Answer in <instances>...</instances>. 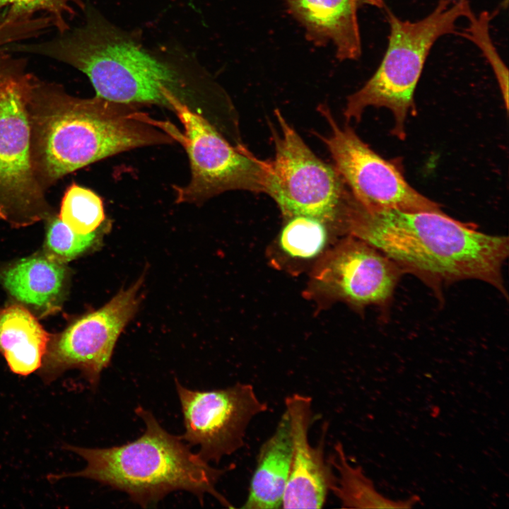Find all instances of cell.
<instances>
[{
    "instance_id": "obj_1",
    "label": "cell",
    "mask_w": 509,
    "mask_h": 509,
    "mask_svg": "<svg viewBox=\"0 0 509 509\" xmlns=\"http://www.w3.org/2000/svg\"><path fill=\"white\" fill-rule=\"evenodd\" d=\"M85 21L40 42L16 43L14 52L47 57L81 71L95 96L115 103L172 110L177 99L207 119L206 80L181 63L146 48L136 37L86 7Z\"/></svg>"
},
{
    "instance_id": "obj_2",
    "label": "cell",
    "mask_w": 509,
    "mask_h": 509,
    "mask_svg": "<svg viewBox=\"0 0 509 509\" xmlns=\"http://www.w3.org/2000/svg\"><path fill=\"white\" fill-rule=\"evenodd\" d=\"M343 228L377 247L437 294L453 283L474 279L507 298L502 274L509 254L506 236L484 233L443 212L370 211L354 198Z\"/></svg>"
},
{
    "instance_id": "obj_3",
    "label": "cell",
    "mask_w": 509,
    "mask_h": 509,
    "mask_svg": "<svg viewBox=\"0 0 509 509\" xmlns=\"http://www.w3.org/2000/svg\"><path fill=\"white\" fill-rule=\"evenodd\" d=\"M136 107L97 96L76 98L34 77L28 110L38 181L50 183L115 154L175 141Z\"/></svg>"
},
{
    "instance_id": "obj_4",
    "label": "cell",
    "mask_w": 509,
    "mask_h": 509,
    "mask_svg": "<svg viewBox=\"0 0 509 509\" xmlns=\"http://www.w3.org/2000/svg\"><path fill=\"white\" fill-rule=\"evenodd\" d=\"M135 412L146 427L140 437L105 448L66 445L64 448L83 457L87 465L81 471L53 475L51 479L77 476L94 480L127 493L142 507L156 503L172 491L183 490L200 500L204 494H211L231 508L216 489V484L228 469L210 466L193 453L180 436L165 430L151 411L139 406Z\"/></svg>"
},
{
    "instance_id": "obj_5",
    "label": "cell",
    "mask_w": 509,
    "mask_h": 509,
    "mask_svg": "<svg viewBox=\"0 0 509 509\" xmlns=\"http://www.w3.org/2000/svg\"><path fill=\"white\" fill-rule=\"evenodd\" d=\"M470 1L439 0L428 16L416 21L401 19L387 9L385 54L373 75L347 98L346 119L359 121L368 107L387 108L394 121L392 134L404 140L406 118L416 113L414 92L428 55L440 37L456 33L458 19L472 11Z\"/></svg>"
},
{
    "instance_id": "obj_6",
    "label": "cell",
    "mask_w": 509,
    "mask_h": 509,
    "mask_svg": "<svg viewBox=\"0 0 509 509\" xmlns=\"http://www.w3.org/2000/svg\"><path fill=\"white\" fill-rule=\"evenodd\" d=\"M27 61L0 49V218L26 226L47 212L32 158Z\"/></svg>"
},
{
    "instance_id": "obj_7",
    "label": "cell",
    "mask_w": 509,
    "mask_h": 509,
    "mask_svg": "<svg viewBox=\"0 0 509 509\" xmlns=\"http://www.w3.org/2000/svg\"><path fill=\"white\" fill-rule=\"evenodd\" d=\"M171 105L184 131L167 122L163 130L184 147L191 168L189 182L174 187L177 203L201 204L229 190L267 192L266 161L232 146L209 120L179 100Z\"/></svg>"
},
{
    "instance_id": "obj_8",
    "label": "cell",
    "mask_w": 509,
    "mask_h": 509,
    "mask_svg": "<svg viewBox=\"0 0 509 509\" xmlns=\"http://www.w3.org/2000/svg\"><path fill=\"white\" fill-rule=\"evenodd\" d=\"M274 157L267 163V192L288 218L308 216L339 223L351 193L336 169L309 148L279 110Z\"/></svg>"
},
{
    "instance_id": "obj_9",
    "label": "cell",
    "mask_w": 509,
    "mask_h": 509,
    "mask_svg": "<svg viewBox=\"0 0 509 509\" xmlns=\"http://www.w3.org/2000/svg\"><path fill=\"white\" fill-rule=\"evenodd\" d=\"M318 110L329 125L327 136H317L334 163V168L354 199L370 211L443 212L436 202L413 188L399 170L373 151L349 126H339L327 106Z\"/></svg>"
},
{
    "instance_id": "obj_10",
    "label": "cell",
    "mask_w": 509,
    "mask_h": 509,
    "mask_svg": "<svg viewBox=\"0 0 509 509\" xmlns=\"http://www.w3.org/2000/svg\"><path fill=\"white\" fill-rule=\"evenodd\" d=\"M175 382L185 426L180 437L189 445H199L198 455L207 462L218 463L240 450L251 421L269 409L249 383L199 391L182 386L177 379Z\"/></svg>"
},
{
    "instance_id": "obj_11",
    "label": "cell",
    "mask_w": 509,
    "mask_h": 509,
    "mask_svg": "<svg viewBox=\"0 0 509 509\" xmlns=\"http://www.w3.org/2000/svg\"><path fill=\"white\" fill-rule=\"evenodd\" d=\"M142 282L139 279L129 288L121 290L103 307L74 321L53 341L41 366L45 382L50 383L66 370L76 368L95 390L120 333L138 308Z\"/></svg>"
},
{
    "instance_id": "obj_12",
    "label": "cell",
    "mask_w": 509,
    "mask_h": 509,
    "mask_svg": "<svg viewBox=\"0 0 509 509\" xmlns=\"http://www.w3.org/2000/svg\"><path fill=\"white\" fill-rule=\"evenodd\" d=\"M403 274L382 251L350 235L324 257L315 279L322 288L355 306L383 307Z\"/></svg>"
},
{
    "instance_id": "obj_13",
    "label": "cell",
    "mask_w": 509,
    "mask_h": 509,
    "mask_svg": "<svg viewBox=\"0 0 509 509\" xmlns=\"http://www.w3.org/2000/svg\"><path fill=\"white\" fill-rule=\"evenodd\" d=\"M312 401L294 393L285 399L293 440L288 479L283 496V508H321L336 481L332 467L324 457V433L312 446L308 432L312 420Z\"/></svg>"
},
{
    "instance_id": "obj_14",
    "label": "cell",
    "mask_w": 509,
    "mask_h": 509,
    "mask_svg": "<svg viewBox=\"0 0 509 509\" xmlns=\"http://www.w3.org/2000/svg\"><path fill=\"white\" fill-rule=\"evenodd\" d=\"M293 16L316 45L332 42L340 60L358 59L362 52L357 0H285Z\"/></svg>"
},
{
    "instance_id": "obj_15",
    "label": "cell",
    "mask_w": 509,
    "mask_h": 509,
    "mask_svg": "<svg viewBox=\"0 0 509 509\" xmlns=\"http://www.w3.org/2000/svg\"><path fill=\"white\" fill-rule=\"evenodd\" d=\"M293 450L289 416L285 410L274 433L261 445L242 508H281Z\"/></svg>"
},
{
    "instance_id": "obj_16",
    "label": "cell",
    "mask_w": 509,
    "mask_h": 509,
    "mask_svg": "<svg viewBox=\"0 0 509 509\" xmlns=\"http://www.w3.org/2000/svg\"><path fill=\"white\" fill-rule=\"evenodd\" d=\"M49 334L25 308L11 305L0 310V353L10 370L26 376L39 369Z\"/></svg>"
},
{
    "instance_id": "obj_17",
    "label": "cell",
    "mask_w": 509,
    "mask_h": 509,
    "mask_svg": "<svg viewBox=\"0 0 509 509\" xmlns=\"http://www.w3.org/2000/svg\"><path fill=\"white\" fill-rule=\"evenodd\" d=\"M65 279L62 264L47 255L23 259L1 274L2 284L12 296L45 311L59 303Z\"/></svg>"
},
{
    "instance_id": "obj_18",
    "label": "cell",
    "mask_w": 509,
    "mask_h": 509,
    "mask_svg": "<svg viewBox=\"0 0 509 509\" xmlns=\"http://www.w3.org/2000/svg\"><path fill=\"white\" fill-rule=\"evenodd\" d=\"M334 454L327 459L330 465L336 469V476L332 491L340 501L344 508H398L375 491L370 481L359 468L351 466L346 457L343 447L337 443L334 447Z\"/></svg>"
},
{
    "instance_id": "obj_19",
    "label": "cell",
    "mask_w": 509,
    "mask_h": 509,
    "mask_svg": "<svg viewBox=\"0 0 509 509\" xmlns=\"http://www.w3.org/2000/svg\"><path fill=\"white\" fill-rule=\"evenodd\" d=\"M59 218L77 233L95 232L105 220L103 201L91 189L73 183L63 197Z\"/></svg>"
},
{
    "instance_id": "obj_20",
    "label": "cell",
    "mask_w": 509,
    "mask_h": 509,
    "mask_svg": "<svg viewBox=\"0 0 509 509\" xmlns=\"http://www.w3.org/2000/svg\"><path fill=\"white\" fill-rule=\"evenodd\" d=\"M291 218L279 237L281 249L293 257L307 259L318 255L327 238L324 222L308 216Z\"/></svg>"
},
{
    "instance_id": "obj_21",
    "label": "cell",
    "mask_w": 509,
    "mask_h": 509,
    "mask_svg": "<svg viewBox=\"0 0 509 509\" xmlns=\"http://www.w3.org/2000/svg\"><path fill=\"white\" fill-rule=\"evenodd\" d=\"M85 8L82 0H0V11L8 9L21 18H30L43 13L50 18L57 33L71 28L69 20L74 16L76 8L83 11Z\"/></svg>"
},
{
    "instance_id": "obj_22",
    "label": "cell",
    "mask_w": 509,
    "mask_h": 509,
    "mask_svg": "<svg viewBox=\"0 0 509 509\" xmlns=\"http://www.w3.org/2000/svg\"><path fill=\"white\" fill-rule=\"evenodd\" d=\"M468 26L462 33L464 37L472 42L482 52L490 64L501 89L505 108H508V70L500 57L489 33V23L492 16L483 11L478 16L473 11L467 17Z\"/></svg>"
},
{
    "instance_id": "obj_23",
    "label": "cell",
    "mask_w": 509,
    "mask_h": 509,
    "mask_svg": "<svg viewBox=\"0 0 509 509\" xmlns=\"http://www.w3.org/2000/svg\"><path fill=\"white\" fill-rule=\"evenodd\" d=\"M95 231L79 234L62 222L59 218H52L48 225L46 244L49 258L64 263L75 259L88 250L95 241Z\"/></svg>"
},
{
    "instance_id": "obj_24",
    "label": "cell",
    "mask_w": 509,
    "mask_h": 509,
    "mask_svg": "<svg viewBox=\"0 0 509 509\" xmlns=\"http://www.w3.org/2000/svg\"><path fill=\"white\" fill-rule=\"evenodd\" d=\"M359 4H368L379 8L385 7L383 0H357Z\"/></svg>"
},
{
    "instance_id": "obj_25",
    "label": "cell",
    "mask_w": 509,
    "mask_h": 509,
    "mask_svg": "<svg viewBox=\"0 0 509 509\" xmlns=\"http://www.w3.org/2000/svg\"><path fill=\"white\" fill-rule=\"evenodd\" d=\"M7 40V34L6 30L3 25L2 22L0 21V47L4 46Z\"/></svg>"
}]
</instances>
